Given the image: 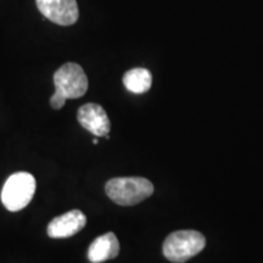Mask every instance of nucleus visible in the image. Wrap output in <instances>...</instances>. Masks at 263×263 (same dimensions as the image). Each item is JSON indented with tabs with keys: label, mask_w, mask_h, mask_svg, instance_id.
Returning a JSON list of instances; mask_svg holds the SVG:
<instances>
[{
	"label": "nucleus",
	"mask_w": 263,
	"mask_h": 263,
	"mask_svg": "<svg viewBox=\"0 0 263 263\" xmlns=\"http://www.w3.org/2000/svg\"><path fill=\"white\" fill-rule=\"evenodd\" d=\"M78 122L84 129L95 137H106L110 133V120L106 111L98 104H85L80 107L77 114Z\"/></svg>",
	"instance_id": "nucleus-7"
},
{
	"label": "nucleus",
	"mask_w": 263,
	"mask_h": 263,
	"mask_svg": "<svg viewBox=\"0 0 263 263\" xmlns=\"http://www.w3.org/2000/svg\"><path fill=\"white\" fill-rule=\"evenodd\" d=\"M123 84L130 93H146L153 84V76L146 68H132L123 76Z\"/></svg>",
	"instance_id": "nucleus-9"
},
{
	"label": "nucleus",
	"mask_w": 263,
	"mask_h": 263,
	"mask_svg": "<svg viewBox=\"0 0 263 263\" xmlns=\"http://www.w3.org/2000/svg\"><path fill=\"white\" fill-rule=\"evenodd\" d=\"M35 179L28 172H17L10 176L3 186L2 202L6 210L17 212L32 201L35 193Z\"/></svg>",
	"instance_id": "nucleus-3"
},
{
	"label": "nucleus",
	"mask_w": 263,
	"mask_h": 263,
	"mask_svg": "<svg viewBox=\"0 0 263 263\" xmlns=\"http://www.w3.org/2000/svg\"><path fill=\"white\" fill-rule=\"evenodd\" d=\"M35 3L43 16L57 25L71 26L80 16L76 0H35Z\"/></svg>",
	"instance_id": "nucleus-5"
},
{
	"label": "nucleus",
	"mask_w": 263,
	"mask_h": 263,
	"mask_svg": "<svg viewBox=\"0 0 263 263\" xmlns=\"http://www.w3.org/2000/svg\"><path fill=\"white\" fill-rule=\"evenodd\" d=\"M105 192L117 205L133 206L153 195L154 185L143 177H118L108 180Z\"/></svg>",
	"instance_id": "nucleus-1"
},
{
	"label": "nucleus",
	"mask_w": 263,
	"mask_h": 263,
	"mask_svg": "<svg viewBox=\"0 0 263 263\" xmlns=\"http://www.w3.org/2000/svg\"><path fill=\"white\" fill-rule=\"evenodd\" d=\"M98 143H99L98 139H94V140H93V144H98Z\"/></svg>",
	"instance_id": "nucleus-11"
},
{
	"label": "nucleus",
	"mask_w": 263,
	"mask_h": 263,
	"mask_svg": "<svg viewBox=\"0 0 263 263\" xmlns=\"http://www.w3.org/2000/svg\"><path fill=\"white\" fill-rule=\"evenodd\" d=\"M206 239L196 230H178L167 236L163 242V255L168 261L184 263L205 249Z\"/></svg>",
	"instance_id": "nucleus-2"
},
{
	"label": "nucleus",
	"mask_w": 263,
	"mask_h": 263,
	"mask_svg": "<svg viewBox=\"0 0 263 263\" xmlns=\"http://www.w3.org/2000/svg\"><path fill=\"white\" fill-rule=\"evenodd\" d=\"M87 224V217L80 210H72L55 217L48 224L47 233L52 239L71 238Z\"/></svg>",
	"instance_id": "nucleus-6"
},
{
	"label": "nucleus",
	"mask_w": 263,
	"mask_h": 263,
	"mask_svg": "<svg viewBox=\"0 0 263 263\" xmlns=\"http://www.w3.org/2000/svg\"><path fill=\"white\" fill-rule=\"evenodd\" d=\"M54 84L55 90L61 91L67 99H78L88 90L87 74L74 62H67L55 72Z\"/></svg>",
	"instance_id": "nucleus-4"
},
{
	"label": "nucleus",
	"mask_w": 263,
	"mask_h": 263,
	"mask_svg": "<svg viewBox=\"0 0 263 263\" xmlns=\"http://www.w3.org/2000/svg\"><path fill=\"white\" fill-rule=\"evenodd\" d=\"M120 254V242L114 233L98 236L88 249V259L91 263H101L116 258Z\"/></svg>",
	"instance_id": "nucleus-8"
},
{
	"label": "nucleus",
	"mask_w": 263,
	"mask_h": 263,
	"mask_svg": "<svg viewBox=\"0 0 263 263\" xmlns=\"http://www.w3.org/2000/svg\"><path fill=\"white\" fill-rule=\"evenodd\" d=\"M66 100H67V98H66L61 91L55 90V93L52 94L50 98V106L54 108V110H60V108L65 105Z\"/></svg>",
	"instance_id": "nucleus-10"
}]
</instances>
